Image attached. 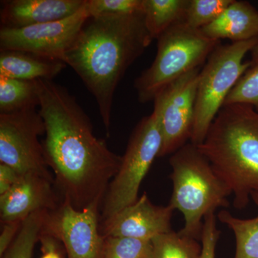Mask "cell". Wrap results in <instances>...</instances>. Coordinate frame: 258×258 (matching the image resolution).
Returning a JSON list of instances; mask_svg holds the SVG:
<instances>
[{"mask_svg":"<svg viewBox=\"0 0 258 258\" xmlns=\"http://www.w3.org/2000/svg\"><path fill=\"white\" fill-rule=\"evenodd\" d=\"M89 18L144 13V0H86Z\"/></svg>","mask_w":258,"mask_h":258,"instance_id":"d4e9b609","label":"cell"},{"mask_svg":"<svg viewBox=\"0 0 258 258\" xmlns=\"http://www.w3.org/2000/svg\"><path fill=\"white\" fill-rule=\"evenodd\" d=\"M48 210H40L23 220L16 238L1 258H32Z\"/></svg>","mask_w":258,"mask_h":258,"instance_id":"44dd1931","label":"cell"},{"mask_svg":"<svg viewBox=\"0 0 258 258\" xmlns=\"http://www.w3.org/2000/svg\"><path fill=\"white\" fill-rule=\"evenodd\" d=\"M0 76L35 81L52 80L67 64L63 61L16 50H0Z\"/></svg>","mask_w":258,"mask_h":258,"instance_id":"2e32d148","label":"cell"},{"mask_svg":"<svg viewBox=\"0 0 258 258\" xmlns=\"http://www.w3.org/2000/svg\"><path fill=\"white\" fill-rule=\"evenodd\" d=\"M86 0H5L1 2V28H20L68 18Z\"/></svg>","mask_w":258,"mask_h":258,"instance_id":"5bb4252c","label":"cell"},{"mask_svg":"<svg viewBox=\"0 0 258 258\" xmlns=\"http://www.w3.org/2000/svg\"><path fill=\"white\" fill-rule=\"evenodd\" d=\"M161 144L160 124L153 111L139 121L131 135L119 169L110 183L102 204L100 222L138 200L141 184L154 159L159 157Z\"/></svg>","mask_w":258,"mask_h":258,"instance_id":"52a82bcc","label":"cell"},{"mask_svg":"<svg viewBox=\"0 0 258 258\" xmlns=\"http://www.w3.org/2000/svg\"><path fill=\"white\" fill-rule=\"evenodd\" d=\"M217 218L215 212H209L204 218L200 258H216L217 244L221 233L217 227Z\"/></svg>","mask_w":258,"mask_h":258,"instance_id":"484cf974","label":"cell"},{"mask_svg":"<svg viewBox=\"0 0 258 258\" xmlns=\"http://www.w3.org/2000/svg\"><path fill=\"white\" fill-rule=\"evenodd\" d=\"M44 134L45 123L37 107L0 113V164L10 166L20 175L54 179L39 139Z\"/></svg>","mask_w":258,"mask_h":258,"instance_id":"ba28073f","label":"cell"},{"mask_svg":"<svg viewBox=\"0 0 258 258\" xmlns=\"http://www.w3.org/2000/svg\"><path fill=\"white\" fill-rule=\"evenodd\" d=\"M39 242L42 252L40 258H64L66 253L63 245L55 237L40 233Z\"/></svg>","mask_w":258,"mask_h":258,"instance_id":"4316f807","label":"cell"},{"mask_svg":"<svg viewBox=\"0 0 258 258\" xmlns=\"http://www.w3.org/2000/svg\"><path fill=\"white\" fill-rule=\"evenodd\" d=\"M153 40L144 13L88 18L64 55L96 99L108 136L117 86Z\"/></svg>","mask_w":258,"mask_h":258,"instance_id":"7a4b0ae2","label":"cell"},{"mask_svg":"<svg viewBox=\"0 0 258 258\" xmlns=\"http://www.w3.org/2000/svg\"><path fill=\"white\" fill-rule=\"evenodd\" d=\"M199 150L234 195V207L243 210L258 192V111L244 104L224 106Z\"/></svg>","mask_w":258,"mask_h":258,"instance_id":"3957f363","label":"cell"},{"mask_svg":"<svg viewBox=\"0 0 258 258\" xmlns=\"http://www.w3.org/2000/svg\"><path fill=\"white\" fill-rule=\"evenodd\" d=\"M232 104L248 105L258 111V66L249 68L229 93L224 106Z\"/></svg>","mask_w":258,"mask_h":258,"instance_id":"cb8c5ba5","label":"cell"},{"mask_svg":"<svg viewBox=\"0 0 258 258\" xmlns=\"http://www.w3.org/2000/svg\"><path fill=\"white\" fill-rule=\"evenodd\" d=\"M189 0H144L146 27L153 40L184 22Z\"/></svg>","mask_w":258,"mask_h":258,"instance_id":"e0dca14e","label":"cell"},{"mask_svg":"<svg viewBox=\"0 0 258 258\" xmlns=\"http://www.w3.org/2000/svg\"><path fill=\"white\" fill-rule=\"evenodd\" d=\"M174 211L169 205H154L144 192L135 203L100 222V231L104 237L152 240L158 235L172 231L171 218Z\"/></svg>","mask_w":258,"mask_h":258,"instance_id":"7c38bea8","label":"cell"},{"mask_svg":"<svg viewBox=\"0 0 258 258\" xmlns=\"http://www.w3.org/2000/svg\"><path fill=\"white\" fill-rule=\"evenodd\" d=\"M252 53V57H251L249 62H250V68L254 67V66H258V42L255 47H254L253 50L251 51Z\"/></svg>","mask_w":258,"mask_h":258,"instance_id":"f546056e","label":"cell"},{"mask_svg":"<svg viewBox=\"0 0 258 258\" xmlns=\"http://www.w3.org/2000/svg\"><path fill=\"white\" fill-rule=\"evenodd\" d=\"M37 83L39 111L45 125L42 144L55 189L76 210H100L122 157L97 138L89 117L67 88L52 80Z\"/></svg>","mask_w":258,"mask_h":258,"instance_id":"6da1fadb","label":"cell"},{"mask_svg":"<svg viewBox=\"0 0 258 258\" xmlns=\"http://www.w3.org/2000/svg\"><path fill=\"white\" fill-rule=\"evenodd\" d=\"M251 199L258 209V192H252ZM217 217L235 235L234 258H258V214L252 218L241 219L233 216L227 210H221Z\"/></svg>","mask_w":258,"mask_h":258,"instance_id":"ac0fdd59","label":"cell"},{"mask_svg":"<svg viewBox=\"0 0 258 258\" xmlns=\"http://www.w3.org/2000/svg\"><path fill=\"white\" fill-rule=\"evenodd\" d=\"M220 43L184 22L166 30L157 38L154 62L134 81L139 101H153L167 85L193 70L201 69Z\"/></svg>","mask_w":258,"mask_h":258,"instance_id":"5b68a950","label":"cell"},{"mask_svg":"<svg viewBox=\"0 0 258 258\" xmlns=\"http://www.w3.org/2000/svg\"><path fill=\"white\" fill-rule=\"evenodd\" d=\"M213 40L229 39L232 42L258 37V10L247 1L233 0L215 21L201 29Z\"/></svg>","mask_w":258,"mask_h":258,"instance_id":"9a60e30c","label":"cell"},{"mask_svg":"<svg viewBox=\"0 0 258 258\" xmlns=\"http://www.w3.org/2000/svg\"><path fill=\"white\" fill-rule=\"evenodd\" d=\"M151 258H200V241L174 231L158 235L152 240Z\"/></svg>","mask_w":258,"mask_h":258,"instance_id":"ffe728a7","label":"cell"},{"mask_svg":"<svg viewBox=\"0 0 258 258\" xmlns=\"http://www.w3.org/2000/svg\"><path fill=\"white\" fill-rule=\"evenodd\" d=\"M21 176L10 166L0 164V196L8 192L18 182Z\"/></svg>","mask_w":258,"mask_h":258,"instance_id":"f1b7e54d","label":"cell"},{"mask_svg":"<svg viewBox=\"0 0 258 258\" xmlns=\"http://www.w3.org/2000/svg\"><path fill=\"white\" fill-rule=\"evenodd\" d=\"M62 203L54 179L35 174L22 175L8 192L0 196L1 223L23 221L40 210H55Z\"/></svg>","mask_w":258,"mask_h":258,"instance_id":"4fadbf2b","label":"cell"},{"mask_svg":"<svg viewBox=\"0 0 258 258\" xmlns=\"http://www.w3.org/2000/svg\"><path fill=\"white\" fill-rule=\"evenodd\" d=\"M200 71L193 70L167 85L153 100L162 137L159 158L174 154L191 139Z\"/></svg>","mask_w":258,"mask_h":258,"instance_id":"9c48e42d","label":"cell"},{"mask_svg":"<svg viewBox=\"0 0 258 258\" xmlns=\"http://www.w3.org/2000/svg\"><path fill=\"white\" fill-rule=\"evenodd\" d=\"M173 191L168 205L184 217L182 235L201 242L204 218L217 208L230 207L232 191L197 146L187 143L169 159Z\"/></svg>","mask_w":258,"mask_h":258,"instance_id":"277c9868","label":"cell"},{"mask_svg":"<svg viewBox=\"0 0 258 258\" xmlns=\"http://www.w3.org/2000/svg\"><path fill=\"white\" fill-rule=\"evenodd\" d=\"M257 42L256 37L227 45L220 43L209 56L199 75L190 143L200 146L206 138L229 93L250 68L249 60L244 62V57Z\"/></svg>","mask_w":258,"mask_h":258,"instance_id":"8992f818","label":"cell"},{"mask_svg":"<svg viewBox=\"0 0 258 258\" xmlns=\"http://www.w3.org/2000/svg\"><path fill=\"white\" fill-rule=\"evenodd\" d=\"M39 104L37 81H23L0 76V113L39 107Z\"/></svg>","mask_w":258,"mask_h":258,"instance_id":"d6986e66","label":"cell"},{"mask_svg":"<svg viewBox=\"0 0 258 258\" xmlns=\"http://www.w3.org/2000/svg\"><path fill=\"white\" fill-rule=\"evenodd\" d=\"M23 221H13L2 224V231L0 234V257L9 248L13 241L16 238L19 231L21 228Z\"/></svg>","mask_w":258,"mask_h":258,"instance_id":"83f0119b","label":"cell"},{"mask_svg":"<svg viewBox=\"0 0 258 258\" xmlns=\"http://www.w3.org/2000/svg\"><path fill=\"white\" fill-rule=\"evenodd\" d=\"M86 3L68 18L20 28H0V50H16L64 62L88 20Z\"/></svg>","mask_w":258,"mask_h":258,"instance_id":"30bf717a","label":"cell"},{"mask_svg":"<svg viewBox=\"0 0 258 258\" xmlns=\"http://www.w3.org/2000/svg\"><path fill=\"white\" fill-rule=\"evenodd\" d=\"M233 0H189L184 23L201 30L213 23L232 4Z\"/></svg>","mask_w":258,"mask_h":258,"instance_id":"603a6c76","label":"cell"},{"mask_svg":"<svg viewBox=\"0 0 258 258\" xmlns=\"http://www.w3.org/2000/svg\"><path fill=\"white\" fill-rule=\"evenodd\" d=\"M152 240L105 237L101 258H151Z\"/></svg>","mask_w":258,"mask_h":258,"instance_id":"7402d4cb","label":"cell"},{"mask_svg":"<svg viewBox=\"0 0 258 258\" xmlns=\"http://www.w3.org/2000/svg\"><path fill=\"white\" fill-rule=\"evenodd\" d=\"M99 209L77 210L69 203L47 212L41 234L60 241L68 258H101L104 237L100 231Z\"/></svg>","mask_w":258,"mask_h":258,"instance_id":"8fae6325","label":"cell"}]
</instances>
